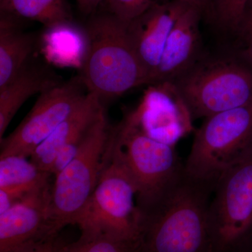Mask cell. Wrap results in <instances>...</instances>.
<instances>
[{
	"mask_svg": "<svg viewBox=\"0 0 252 252\" xmlns=\"http://www.w3.org/2000/svg\"><path fill=\"white\" fill-rule=\"evenodd\" d=\"M209 186L183 172L142 215L139 252H214Z\"/></svg>",
	"mask_w": 252,
	"mask_h": 252,
	"instance_id": "1",
	"label": "cell"
},
{
	"mask_svg": "<svg viewBox=\"0 0 252 252\" xmlns=\"http://www.w3.org/2000/svg\"><path fill=\"white\" fill-rule=\"evenodd\" d=\"M127 23L105 11L91 16L85 27L88 48L80 77L88 92L102 102L149 84V77L136 53Z\"/></svg>",
	"mask_w": 252,
	"mask_h": 252,
	"instance_id": "2",
	"label": "cell"
},
{
	"mask_svg": "<svg viewBox=\"0 0 252 252\" xmlns=\"http://www.w3.org/2000/svg\"><path fill=\"white\" fill-rule=\"evenodd\" d=\"M252 151V102L206 118L195 131L184 172L215 189L225 172Z\"/></svg>",
	"mask_w": 252,
	"mask_h": 252,
	"instance_id": "3",
	"label": "cell"
},
{
	"mask_svg": "<svg viewBox=\"0 0 252 252\" xmlns=\"http://www.w3.org/2000/svg\"><path fill=\"white\" fill-rule=\"evenodd\" d=\"M110 143L135 186L142 215L155 206L183 174L175 147L151 138L127 116L112 127Z\"/></svg>",
	"mask_w": 252,
	"mask_h": 252,
	"instance_id": "4",
	"label": "cell"
},
{
	"mask_svg": "<svg viewBox=\"0 0 252 252\" xmlns=\"http://www.w3.org/2000/svg\"><path fill=\"white\" fill-rule=\"evenodd\" d=\"M111 129L104 112L84 136L75 157L56 176L48 210L53 235L66 225H78L84 216L103 167Z\"/></svg>",
	"mask_w": 252,
	"mask_h": 252,
	"instance_id": "5",
	"label": "cell"
},
{
	"mask_svg": "<svg viewBox=\"0 0 252 252\" xmlns=\"http://www.w3.org/2000/svg\"><path fill=\"white\" fill-rule=\"evenodd\" d=\"M173 82L193 119L252 102V68L236 59H199Z\"/></svg>",
	"mask_w": 252,
	"mask_h": 252,
	"instance_id": "6",
	"label": "cell"
},
{
	"mask_svg": "<svg viewBox=\"0 0 252 252\" xmlns=\"http://www.w3.org/2000/svg\"><path fill=\"white\" fill-rule=\"evenodd\" d=\"M142 223L135 186L113 151L109 136L98 182L78 226L81 232L140 240Z\"/></svg>",
	"mask_w": 252,
	"mask_h": 252,
	"instance_id": "7",
	"label": "cell"
},
{
	"mask_svg": "<svg viewBox=\"0 0 252 252\" xmlns=\"http://www.w3.org/2000/svg\"><path fill=\"white\" fill-rule=\"evenodd\" d=\"M214 190V252H233L252 236V151L220 177Z\"/></svg>",
	"mask_w": 252,
	"mask_h": 252,
	"instance_id": "8",
	"label": "cell"
},
{
	"mask_svg": "<svg viewBox=\"0 0 252 252\" xmlns=\"http://www.w3.org/2000/svg\"><path fill=\"white\" fill-rule=\"evenodd\" d=\"M87 93L80 77L61 81L41 93L16 130L0 142V157H31L36 147L75 109Z\"/></svg>",
	"mask_w": 252,
	"mask_h": 252,
	"instance_id": "9",
	"label": "cell"
},
{
	"mask_svg": "<svg viewBox=\"0 0 252 252\" xmlns=\"http://www.w3.org/2000/svg\"><path fill=\"white\" fill-rule=\"evenodd\" d=\"M126 116L149 137L172 147L193 130L191 113L172 81L149 85L137 108Z\"/></svg>",
	"mask_w": 252,
	"mask_h": 252,
	"instance_id": "10",
	"label": "cell"
},
{
	"mask_svg": "<svg viewBox=\"0 0 252 252\" xmlns=\"http://www.w3.org/2000/svg\"><path fill=\"white\" fill-rule=\"evenodd\" d=\"M189 6L177 0H156L143 14L127 23L132 45L148 74L149 85L153 81L174 25Z\"/></svg>",
	"mask_w": 252,
	"mask_h": 252,
	"instance_id": "11",
	"label": "cell"
},
{
	"mask_svg": "<svg viewBox=\"0 0 252 252\" xmlns=\"http://www.w3.org/2000/svg\"><path fill=\"white\" fill-rule=\"evenodd\" d=\"M51 189L49 185L38 189L0 215V252H17L30 244L56 236L48 220Z\"/></svg>",
	"mask_w": 252,
	"mask_h": 252,
	"instance_id": "12",
	"label": "cell"
},
{
	"mask_svg": "<svg viewBox=\"0 0 252 252\" xmlns=\"http://www.w3.org/2000/svg\"><path fill=\"white\" fill-rule=\"evenodd\" d=\"M203 16L196 8L189 6L177 19L151 84L175 81L200 59V21Z\"/></svg>",
	"mask_w": 252,
	"mask_h": 252,
	"instance_id": "13",
	"label": "cell"
},
{
	"mask_svg": "<svg viewBox=\"0 0 252 252\" xmlns=\"http://www.w3.org/2000/svg\"><path fill=\"white\" fill-rule=\"evenodd\" d=\"M105 112L100 98L88 92L75 109L35 149L31 160L42 171L49 172L60 149L81 143L94 123Z\"/></svg>",
	"mask_w": 252,
	"mask_h": 252,
	"instance_id": "14",
	"label": "cell"
},
{
	"mask_svg": "<svg viewBox=\"0 0 252 252\" xmlns=\"http://www.w3.org/2000/svg\"><path fill=\"white\" fill-rule=\"evenodd\" d=\"M61 81L48 66L31 62L9 84L0 89V142L20 107L32 96L40 94Z\"/></svg>",
	"mask_w": 252,
	"mask_h": 252,
	"instance_id": "15",
	"label": "cell"
},
{
	"mask_svg": "<svg viewBox=\"0 0 252 252\" xmlns=\"http://www.w3.org/2000/svg\"><path fill=\"white\" fill-rule=\"evenodd\" d=\"M37 46L50 64L81 69L88 48L85 28H81L74 21L44 28Z\"/></svg>",
	"mask_w": 252,
	"mask_h": 252,
	"instance_id": "16",
	"label": "cell"
},
{
	"mask_svg": "<svg viewBox=\"0 0 252 252\" xmlns=\"http://www.w3.org/2000/svg\"><path fill=\"white\" fill-rule=\"evenodd\" d=\"M20 20L0 11V89L31 62L38 44V39L21 28Z\"/></svg>",
	"mask_w": 252,
	"mask_h": 252,
	"instance_id": "17",
	"label": "cell"
},
{
	"mask_svg": "<svg viewBox=\"0 0 252 252\" xmlns=\"http://www.w3.org/2000/svg\"><path fill=\"white\" fill-rule=\"evenodd\" d=\"M51 175L38 168L27 157H0V190L14 205L30 193L51 185Z\"/></svg>",
	"mask_w": 252,
	"mask_h": 252,
	"instance_id": "18",
	"label": "cell"
},
{
	"mask_svg": "<svg viewBox=\"0 0 252 252\" xmlns=\"http://www.w3.org/2000/svg\"><path fill=\"white\" fill-rule=\"evenodd\" d=\"M0 11L49 28L74 21L67 0H0Z\"/></svg>",
	"mask_w": 252,
	"mask_h": 252,
	"instance_id": "19",
	"label": "cell"
},
{
	"mask_svg": "<svg viewBox=\"0 0 252 252\" xmlns=\"http://www.w3.org/2000/svg\"><path fill=\"white\" fill-rule=\"evenodd\" d=\"M140 240H124L101 234L81 232L77 240L61 247L59 252H139Z\"/></svg>",
	"mask_w": 252,
	"mask_h": 252,
	"instance_id": "20",
	"label": "cell"
},
{
	"mask_svg": "<svg viewBox=\"0 0 252 252\" xmlns=\"http://www.w3.org/2000/svg\"><path fill=\"white\" fill-rule=\"evenodd\" d=\"M250 0H212L208 17L225 32L237 34L243 22Z\"/></svg>",
	"mask_w": 252,
	"mask_h": 252,
	"instance_id": "21",
	"label": "cell"
},
{
	"mask_svg": "<svg viewBox=\"0 0 252 252\" xmlns=\"http://www.w3.org/2000/svg\"><path fill=\"white\" fill-rule=\"evenodd\" d=\"M106 11L123 22L128 23L154 4L156 0H104Z\"/></svg>",
	"mask_w": 252,
	"mask_h": 252,
	"instance_id": "22",
	"label": "cell"
},
{
	"mask_svg": "<svg viewBox=\"0 0 252 252\" xmlns=\"http://www.w3.org/2000/svg\"><path fill=\"white\" fill-rule=\"evenodd\" d=\"M237 34L243 41L240 56L252 68V20H245Z\"/></svg>",
	"mask_w": 252,
	"mask_h": 252,
	"instance_id": "23",
	"label": "cell"
},
{
	"mask_svg": "<svg viewBox=\"0 0 252 252\" xmlns=\"http://www.w3.org/2000/svg\"><path fill=\"white\" fill-rule=\"evenodd\" d=\"M64 244L60 239L59 235L30 244L23 247L17 252H59Z\"/></svg>",
	"mask_w": 252,
	"mask_h": 252,
	"instance_id": "24",
	"label": "cell"
},
{
	"mask_svg": "<svg viewBox=\"0 0 252 252\" xmlns=\"http://www.w3.org/2000/svg\"><path fill=\"white\" fill-rule=\"evenodd\" d=\"M78 7L83 14L87 16H93L97 12L99 6L104 0H76Z\"/></svg>",
	"mask_w": 252,
	"mask_h": 252,
	"instance_id": "25",
	"label": "cell"
},
{
	"mask_svg": "<svg viewBox=\"0 0 252 252\" xmlns=\"http://www.w3.org/2000/svg\"><path fill=\"white\" fill-rule=\"evenodd\" d=\"M192 7L196 8L207 17L210 11L212 0H177Z\"/></svg>",
	"mask_w": 252,
	"mask_h": 252,
	"instance_id": "26",
	"label": "cell"
},
{
	"mask_svg": "<svg viewBox=\"0 0 252 252\" xmlns=\"http://www.w3.org/2000/svg\"><path fill=\"white\" fill-rule=\"evenodd\" d=\"M245 20H252V0H250L248 1V4L247 5L246 9H245V18H244L243 21Z\"/></svg>",
	"mask_w": 252,
	"mask_h": 252,
	"instance_id": "27",
	"label": "cell"
},
{
	"mask_svg": "<svg viewBox=\"0 0 252 252\" xmlns=\"http://www.w3.org/2000/svg\"><path fill=\"white\" fill-rule=\"evenodd\" d=\"M252 252V250H251V251H248V252Z\"/></svg>",
	"mask_w": 252,
	"mask_h": 252,
	"instance_id": "28",
	"label": "cell"
}]
</instances>
